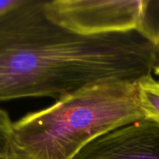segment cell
Listing matches in <instances>:
<instances>
[{
	"label": "cell",
	"instance_id": "6da1fadb",
	"mask_svg": "<svg viewBox=\"0 0 159 159\" xmlns=\"http://www.w3.org/2000/svg\"><path fill=\"white\" fill-rule=\"evenodd\" d=\"M44 3L23 0L0 16V102H57L105 81L138 82L159 66L158 47L140 33L79 35L51 21Z\"/></svg>",
	"mask_w": 159,
	"mask_h": 159
},
{
	"label": "cell",
	"instance_id": "7a4b0ae2",
	"mask_svg": "<svg viewBox=\"0 0 159 159\" xmlns=\"http://www.w3.org/2000/svg\"><path fill=\"white\" fill-rule=\"evenodd\" d=\"M144 118L138 82L94 84L12 122L8 159H75L96 138Z\"/></svg>",
	"mask_w": 159,
	"mask_h": 159
},
{
	"label": "cell",
	"instance_id": "3957f363",
	"mask_svg": "<svg viewBox=\"0 0 159 159\" xmlns=\"http://www.w3.org/2000/svg\"><path fill=\"white\" fill-rule=\"evenodd\" d=\"M152 5L148 0H53L45 1L44 11L51 21L79 35L136 31L155 43Z\"/></svg>",
	"mask_w": 159,
	"mask_h": 159
},
{
	"label": "cell",
	"instance_id": "277c9868",
	"mask_svg": "<svg viewBox=\"0 0 159 159\" xmlns=\"http://www.w3.org/2000/svg\"><path fill=\"white\" fill-rule=\"evenodd\" d=\"M75 159H159V124L144 118L85 146Z\"/></svg>",
	"mask_w": 159,
	"mask_h": 159
},
{
	"label": "cell",
	"instance_id": "5b68a950",
	"mask_svg": "<svg viewBox=\"0 0 159 159\" xmlns=\"http://www.w3.org/2000/svg\"><path fill=\"white\" fill-rule=\"evenodd\" d=\"M138 85L140 105L144 118L159 124V81L150 75L138 81Z\"/></svg>",
	"mask_w": 159,
	"mask_h": 159
},
{
	"label": "cell",
	"instance_id": "8992f818",
	"mask_svg": "<svg viewBox=\"0 0 159 159\" xmlns=\"http://www.w3.org/2000/svg\"><path fill=\"white\" fill-rule=\"evenodd\" d=\"M12 121L9 114L0 108V159H8Z\"/></svg>",
	"mask_w": 159,
	"mask_h": 159
},
{
	"label": "cell",
	"instance_id": "52a82bcc",
	"mask_svg": "<svg viewBox=\"0 0 159 159\" xmlns=\"http://www.w3.org/2000/svg\"><path fill=\"white\" fill-rule=\"evenodd\" d=\"M23 0H0V16L21 4Z\"/></svg>",
	"mask_w": 159,
	"mask_h": 159
},
{
	"label": "cell",
	"instance_id": "ba28073f",
	"mask_svg": "<svg viewBox=\"0 0 159 159\" xmlns=\"http://www.w3.org/2000/svg\"><path fill=\"white\" fill-rule=\"evenodd\" d=\"M154 73H155V75H159V66H158L156 68H155Z\"/></svg>",
	"mask_w": 159,
	"mask_h": 159
},
{
	"label": "cell",
	"instance_id": "9c48e42d",
	"mask_svg": "<svg viewBox=\"0 0 159 159\" xmlns=\"http://www.w3.org/2000/svg\"><path fill=\"white\" fill-rule=\"evenodd\" d=\"M156 45H157V47H158V51H159V33H158V38H157Z\"/></svg>",
	"mask_w": 159,
	"mask_h": 159
}]
</instances>
